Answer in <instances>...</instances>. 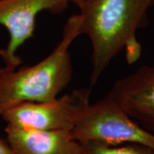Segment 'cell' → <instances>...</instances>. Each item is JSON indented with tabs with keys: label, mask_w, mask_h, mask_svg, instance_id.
Returning <instances> with one entry per match:
<instances>
[{
	"label": "cell",
	"mask_w": 154,
	"mask_h": 154,
	"mask_svg": "<svg viewBox=\"0 0 154 154\" xmlns=\"http://www.w3.org/2000/svg\"><path fill=\"white\" fill-rule=\"evenodd\" d=\"M154 0H93L80 10L79 33L92 46L91 87L123 49L129 63L136 62L141 46L136 32Z\"/></svg>",
	"instance_id": "cell-1"
},
{
	"label": "cell",
	"mask_w": 154,
	"mask_h": 154,
	"mask_svg": "<svg viewBox=\"0 0 154 154\" xmlns=\"http://www.w3.org/2000/svg\"><path fill=\"white\" fill-rule=\"evenodd\" d=\"M90 88L73 91L45 102H28L15 106L1 117L8 125L36 130L71 131L89 105Z\"/></svg>",
	"instance_id": "cell-4"
},
{
	"label": "cell",
	"mask_w": 154,
	"mask_h": 154,
	"mask_svg": "<svg viewBox=\"0 0 154 154\" xmlns=\"http://www.w3.org/2000/svg\"><path fill=\"white\" fill-rule=\"evenodd\" d=\"M79 36L76 14L67 20L61 40L45 58L33 65L0 68V116L23 103L50 101L59 96L72 80L69 48Z\"/></svg>",
	"instance_id": "cell-2"
},
{
	"label": "cell",
	"mask_w": 154,
	"mask_h": 154,
	"mask_svg": "<svg viewBox=\"0 0 154 154\" xmlns=\"http://www.w3.org/2000/svg\"><path fill=\"white\" fill-rule=\"evenodd\" d=\"M6 140L15 154H86L66 130H36L6 125Z\"/></svg>",
	"instance_id": "cell-7"
},
{
	"label": "cell",
	"mask_w": 154,
	"mask_h": 154,
	"mask_svg": "<svg viewBox=\"0 0 154 154\" xmlns=\"http://www.w3.org/2000/svg\"><path fill=\"white\" fill-rule=\"evenodd\" d=\"M81 143L86 154H154L153 147L143 144L107 145L94 141Z\"/></svg>",
	"instance_id": "cell-8"
},
{
	"label": "cell",
	"mask_w": 154,
	"mask_h": 154,
	"mask_svg": "<svg viewBox=\"0 0 154 154\" xmlns=\"http://www.w3.org/2000/svg\"><path fill=\"white\" fill-rule=\"evenodd\" d=\"M79 142L138 143L154 148V133L144 128L107 95L84 110L71 131Z\"/></svg>",
	"instance_id": "cell-3"
},
{
	"label": "cell",
	"mask_w": 154,
	"mask_h": 154,
	"mask_svg": "<svg viewBox=\"0 0 154 154\" xmlns=\"http://www.w3.org/2000/svg\"><path fill=\"white\" fill-rule=\"evenodd\" d=\"M107 96L140 126L154 133V66H140L118 79Z\"/></svg>",
	"instance_id": "cell-6"
},
{
	"label": "cell",
	"mask_w": 154,
	"mask_h": 154,
	"mask_svg": "<svg viewBox=\"0 0 154 154\" xmlns=\"http://www.w3.org/2000/svg\"><path fill=\"white\" fill-rule=\"evenodd\" d=\"M0 154H15L7 140L0 139Z\"/></svg>",
	"instance_id": "cell-9"
},
{
	"label": "cell",
	"mask_w": 154,
	"mask_h": 154,
	"mask_svg": "<svg viewBox=\"0 0 154 154\" xmlns=\"http://www.w3.org/2000/svg\"><path fill=\"white\" fill-rule=\"evenodd\" d=\"M69 4V0H0V25L9 33L8 44L0 50L5 66L15 69L21 65L17 51L33 37L36 17L40 12L61 13Z\"/></svg>",
	"instance_id": "cell-5"
},
{
	"label": "cell",
	"mask_w": 154,
	"mask_h": 154,
	"mask_svg": "<svg viewBox=\"0 0 154 154\" xmlns=\"http://www.w3.org/2000/svg\"><path fill=\"white\" fill-rule=\"evenodd\" d=\"M93 0H69V3H72L74 4L75 5H76L79 10L84 8L86 5H88L89 3H91Z\"/></svg>",
	"instance_id": "cell-10"
}]
</instances>
